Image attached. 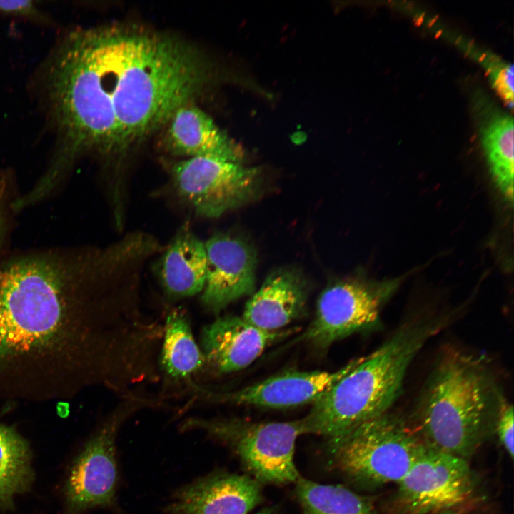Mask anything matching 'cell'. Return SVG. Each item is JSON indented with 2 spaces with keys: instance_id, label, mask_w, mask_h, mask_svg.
Here are the masks:
<instances>
[{
  "instance_id": "5bb4252c",
  "label": "cell",
  "mask_w": 514,
  "mask_h": 514,
  "mask_svg": "<svg viewBox=\"0 0 514 514\" xmlns=\"http://www.w3.org/2000/svg\"><path fill=\"white\" fill-rule=\"evenodd\" d=\"M246 475L216 473L178 490L168 514H248L261 499V489Z\"/></svg>"
},
{
  "instance_id": "5b68a950",
  "label": "cell",
  "mask_w": 514,
  "mask_h": 514,
  "mask_svg": "<svg viewBox=\"0 0 514 514\" xmlns=\"http://www.w3.org/2000/svg\"><path fill=\"white\" fill-rule=\"evenodd\" d=\"M426 448L415 428L388 412L328 440L335 466L364 487L398 483Z\"/></svg>"
},
{
  "instance_id": "7402d4cb",
  "label": "cell",
  "mask_w": 514,
  "mask_h": 514,
  "mask_svg": "<svg viewBox=\"0 0 514 514\" xmlns=\"http://www.w3.org/2000/svg\"><path fill=\"white\" fill-rule=\"evenodd\" d=\"M485 62L493 88L508 108L512 109L514 80L513 65L491 56H485Z\"/></svg>"
},
{
  "instance_id": "3957f363",
  "label": "cell",
  "mask_w": 514,
  "mask_h": 514,
  "mask_svg": "<svg viewBox=\"0 0 514 514\" xmlns=\"http://www.w3.org/2000/svg\"><path fill=\"white\" fill-rule=\"evenodd\" d=\"M444 325L441 320L410 322L371 353L351 361L349 370L300 419L303 434L336 438L388 412L410 363Z\"/></svg>"
},
{
  "instance_id": "30bf717a",
  "label": "cell",
  "mask_w": 514,
  "mask_h": 514,
  "mask_svg": "<svg viewBox=\"0 0 514 514\" xmlns=\"http://www.w3.org/2000/svg\"><path fill=\"white\" fill-rule=\"evenodd\" d=\"M395 281L368 283L348 279L328 286L317 302L314 318L302 339L326 348L356 332L376 326Z\"/></svg>"
},
{
  "instance_id": "9a60e30c",
  "label": "cell",
  "mask_w": 514,
  "mask_h": 514,
  "mask_svg": "<svg viewBox=\"0 0 514 514\" xmlns=\"http://www.w3.org/2000/svg\"><path fill=\"white\" fill-rule=\"evenodd\" d=\"M166 125L163 146L171 156L242 163L239 146L208 114L191 103L178 108Z\"/></svg>"
},
{
  "instance_id": "8fae6325",
  "label": "cell",
  "mask_w": 514,
  "mask_h": 514,
  "mask_svg": "<svg viewBox=\"0 0 514 514\" xmlns=\"http://www.w3.org/2000/svg\"><path fill=\"white\" fill-rule=\"evenodd\" d=\"M206 278L201 301L212 313H218L255 290L256 253L241 238L216 233L204 242Z\"/></svg>"
},
{
  "instance_id": "6da1fadb",
  "label": "cell",
  "mask_w": 514,
  "mask_h": 514,
  "mask_svg": "<svg viewBox=\"0 0 514 514\" xmlns=\"http://www.w3.org/2000/svg\"><path fill=\"white\" fill-rule=\"evenodd\" d=\"M143 260L128 238L51 248L0 265V398L128 394L158 376L163 327L140 306Z\"/></svg>"
},
{
  "instance_id": "ba28073f",
  "label": "cell",
  "mask_w": 514,
  "mask_h": 514,
  "mask_svg": "<svg viewBox=\"0 0 514 514\" xmlns=\"http://www.w3.org/2000/svg\"><path fill=\"white\" fill-rule=\"evenodd\" d=\"M176 196L196 214L218 218L256 194L260 171L242 163L191 158L167 163Z\"/></svg>"
},
{
  "instance_id": "277c9868",
  "label": "cell",
  "mask_w": 514,
  "mask_h": 514,
  "mask_svg": "<svg viewBox=\"0 0 514 514\" xmlns=\"http://www.w3.org/2000/svg\"><path fill=\"white\" fill-rule=\"evenodd\" d=\"M502 398L485 360L450 350L438 361L423 392L415 429L428 447L468 460Z\"/></svg>"
},
{
  "instance_id": "2e32d148",
  "label": "cell",
  "mask_w": 514,
  "mask_h": 514,
  "mask_svg": "<svg viewBox=\"0 0 514 514\" xmlns=\"http://www.w3.org/2000/svg\"><path fill=\"white\" fill-rule=\"evenodd\" d=\"M306 300V285L301 276L291 270H279L270 274L253 294L241 317L261 329L281 331L304 313Z\"/></svg>"
},
{
  "instance_id": "52a82bcc",
  "label": "cell",
  "mask_w": 514,
  "mask_h": 514,
  "mask_svg": "<svg viewBox=\"0 0 514 514\" xmlns=\"http://www.w3.org/2000/svg\"><path fill=\"white\" fill-rule=\"evenodd\" d=\"M159 405L157 400L133 393L125 395L74 460L66 480V514L109 507L115 502L118 480L116 441L118 433L136 412Z\"/></svg>"
},
{
  "instance_id": "8992f818",
  "label": "cell",
  "mask_w": 514,
  "mask_h": 514,
  "mask_svg": "<svg viewBox=\"0 0 514 514\" xmlns=\"http://www.w3.org/2000/svg\"><path fill=\"white\" fill-rule=\"evenodd\" d=\"M181 428L201 430L229 445L258 483L287 484L301 476L294 463L296 441L303 434L301 420L252 423L190 418Z\"/></svg>"
},
{
  "instance_id": "9c48e42d",
  "label": "cell",
  "mask_w": 514,
  "mask_h": 514,
  "mask_svg": "<svg viewBox=\"0 0 514 514\" xmlns=\"http://www.w3.org/2000/svg\"><path fill=\"white\" fill-rule=\"evenodd\" d=\"M397 484L393 503L398 514L454 510L468 500L475 487L468 460L427 445Z\"/></svg>"
},
{
  "instance_id": "d4e9b609",
  "label": "cell",
  "mask_w": 514,
  "mask_h": 514,
  "mask_svg": "<svg viewBox=\"0 0 514 514\" xmlns=\"http://www.w3.org/2000/svg\"><path fill=\"white\" fill-rule=\"evenodd\" d=\"M432 514H457V513L455 510H446V511H443V512H439V513H432Z\"/></svg>"
},
{
  "instance_id": "484cf974",
  "label": "cell",
  "mask_w": 514,
  "mask_h": 514,
  "mask_svg": "<svg viewBox=\"0 0 514 514\" xmlns=\"http://www.w3.org/2000/svg\"><path fill=\"white\" fill-rule=\"evenodd\" d=\"M256 514H271V513L268 510H261V512Z\"/></svg>"
},
{
  "instance_id": "7a4b0ae2",
  "label": "cell",
  "mask_w": 514,
  "mask_h": 514,
  "mask_svg": "<svg viewBox=\"0 0 514 514\" xmlns=\"http://www.w3.org/2000/svg\"><path fill=\"white\" fill-rule=\"evenodd\" d=\"M209 80L200 52L171 34L120 24L70 33L46 76L63 156L127 152Z\"/></svg>"
},
{
  "instance_id": "ac0fdd59",
  "label": "cell",
  "mask_w": 514,
  "mask_h": 514,
  "mask_svg": "<svg viewBox=\"0 0 514 514\" xmlns=\"http://www.w3.org/2000/svg\"><path fill=\"white\" fill-rule=\"evenodd\" d=\"M480 135L493 179L505 199L512 204L514 172L513 117L501 110L489 109L480 123Z\"/></svg>"
},
{
  "instance_id": "44dd1931",
  "label": "cell",
  "mask_w": 514,
  "mask_h": 514,
  "mask_svg": "<svg viewBox=\"0 0 514 514\" xmlns=\"http://www.w3.org/2000/svg\"><path fill=\"white\" fill-rule=\"evenodd\" d=\"M295 483L304 514H378L370 501L343 485L321 484L301 476Z\"/></svg>"
},
{
  "instance_id": "7c38bea8",
  "label": "cell",
  "mask_w": 514,
  "mask_h": 514,
  "mask_svg": "<svg viewBox=\"0 0 514 514\" xmlns=\"http://www.w3.org/2000/svg\"><path fill=\"white\" fill-rule=\"evenodd\" d=\"M351 361L335 371H289L232 392L202 390L206 399L237 405L283 408L316 401L351 368Z\"/></svg>"
},
{
  "instance_id": "d6986e66",
  "label": "cell",
  "mask_w": 514,
  "mask_h": 514,
  "mask_svg": "<svg viewBox=\"0 0 514 514\" xmlns=\"http://www.w3.org/2000/svg\"><path fill=\"white\" fill-rule=\"evenodd\" d=\"M158 361L159 370L174 380L190 377L206 363L188 320L178 310L171 311L166 316Z\"/></svg>"
},
{
  "instance_id": "cb8c5ba5",
  "label": "cell",
  "mask_w": 514,
  "mask_h": 514,
  "mask_svg": "<svg viewBox=\"0 0 514 514\" xmlns=\"http://www.w3.org/2000/svg\"><path fill=\"white\" fill-rule=\"evenodd\" d=\"M36 6L31 0L0 1V11L13 15H30L35 11Z\"/></svg>"
},
{
  "instance_id": "4fadbf2b",
  "label": "cell",
  "mask_w": 514,
  "mask_h": 514,
  "mask_svg": "<svg viewBox=\"0 0 514 514\" xmlns=\"http://www.w3.org/2000/svg\"><path fill=\"white\" fill-rule=\"evenodd\" d=\"M293 331H268L242 317L221 316L202 329L200 348L206 362L213 369L229 373L248 366L271 344Z\"/></svg>"
},
{
  "instance_id": "603a6c76",
  "label": "cell",
  "mask_w": 514,
  "mask_h": 514,
  "mask_svg": "<svg viewBox=\"0 0 514 514\" xmlns=\"http://www.w3.org/2000/svg\"><path fill=\"white\" fill-rule=\"evenodd\" d=\"M495 419L499 440L510 458H513L514 454L513 405L502 398Z\"/></svg>"
},
{
  "instance_id": "e0dca14e",
  "label": "cell",
  "mask_w": 514,
  "mask_h": 514,
  "mask_svg": "<svg viewBox=\"0 0 514 514\" xmlns=\"http://www.w3.org/2000/svg\"><path fill=\"white\" fill-rule=\"evenodd\" d=\"M206 264L204 242L183 227L162 252L154 270L166 296L179 299L202 292Z\"/></svg>"
},
{
  "instance_id": "ffe728a7",
  "label": "cell",
  "mask_w": 514,
  "mask_h": 514,
  "mask_svg": "<svg viewBox=\"0 0 514 514\" xmlns=\"http://www.w3.org/2000/svg\"><path fill=\"white\" fill-rule=\"evenodd\" d=\"M31 459L26 441L0 423V508H12L14 497L30 488L34 478Z\"/></svg>"
}]
</instances>
